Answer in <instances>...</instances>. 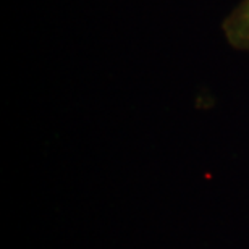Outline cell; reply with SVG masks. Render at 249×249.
I'll return each instance as SVG.
<instances>
[{"instance_id":"obj_1","label":"cell","mask_w":249,"mask_h":249,"mask_svg":"<svg viewBox=\"0 0 249 249\" xmlns=\"http://www.w3.org/2000/svg\"><path fill=\"white\" fill-rule=\"evenodd\" d=\"M222 31L233 49L249 52V0H243L223 19Z\"/></svg>"}]
</instances>
